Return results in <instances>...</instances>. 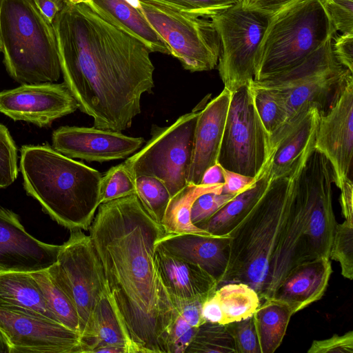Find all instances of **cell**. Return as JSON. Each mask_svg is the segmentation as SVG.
I'll use <instances>...</instances> for the list:
<instances>
[{
  "instance_id": "1",
  "label": "cell",
  "mask_w": 353,
  "mask_h": 353,
  "mask_svg": "<svg viewBox=\"0 0 353 353\" xmlns=\"http://www.w3.org/2000/svg\"><path fill=\"white\" fill-rule=\"evenodd\" d=\"M52 26L61 74L78 109L94 127L121 132L141 113L154 86L149 48L108 12L65 0Z\"/></svg>"
},
{
  "instance_id": "2",
  "label": "cell",
  "mask_w": 353,
  "mask_h": 353,
  "mask_svg": "<svg viewBox=\"0 0 353 353\" xmlns=\"http://www.w3.org/2000/svg\"><path fill=\"white\" fill-rule=\"evenodd\" d=\"M88 230L108 299L134 353H167L178 312L155 263L162 226L132 194L101 203Z\"/></svg>"
},
{
  "instance_id": "3",
  "label": "cell",
  "mask_w": 353,
  "mask_h": 353,
  "mask_svg": "<svg viewBox=\"0 0 353 353\" xmlns=\"http://www.w3.org/2000/svg\"><path fill=\"white\" fill-rule=\"evenodd\" d=\"M312 137L289 174L270 182L257 202L229 233V258L219 287L243 283L261 301L273 298L294 267L287 243L293 186L296 176L314 145Z\"/></svg>"
},
{
  "instance_id": "4",
  "label": "cell",
  "mask_w": 353,
  "mask_h": 353,
  "mask_svg": "<svg viewBox=\"0 0 353 353\" xmlns=\"http://www.w3.org/2000/svg\"><path fill=\"white\" fill-rule=\"evenodd\" d=\"M23 187L43 210L70 230H88L100 205L102 174L48 145L21 149Z\"/></svg>"
},
{
  "instance_id": "5",
  "label": "cell",
  "mask_w": 353,
  "mask_h": 353,
  "mask_svg": "<svg viewBox=\"0 0 353 353\" xmlns=\"http://www.w3.org/2000/svg\"><path fill=\"white\" fill-rule=\"evenodd\" d=\"M0 50L21 84L54 83L61 74L52 24L32 0H0Z\"/></svg>"
},
{
  "instance_id": "6",
  "label": "cell",
  "mask_w": 353,
  "mask_h": 353,
  "mask_svg": "<svg viewBox=\"0 0 353 353\" xmlns=\"http://www.w3.org/2000/svg\"><path fill=\"white\" fill-rule=\"evenodd\" d=\"M336 31L324 0H296L270 17L254 61L255 81L298 65Z\"/></svg>"
},
{
  "instance_id": "7",
  "label": "cell",
  "mask_w": 353,
  "mask_h": 353,
  "mask_svg": "<svg viewBox=\"0 0 353 353\" xmlns=\"http://www.w3.org/2000/svg\"><path fill=\"white\" fill-rule=\"evenodd\" d=\"M334 35L293 68L265 79L252 81L253 85L272 92L285 112V124L271 139L311 108L325 114L353 76L333 53Z\"/></svg>"
},
{
  "instance_id": "8",
  "label": "cell",
  "mask_w": 353,
  "mask_h": 353,
  "mask_svg": "<svg viewBox=\"0 0 353 353\" xmlns=\"http://www.w3.org/2000/svg\"><path fill=\"white\" fill-rule=\"evenodd\" d=\"M139 10L185 70L202 72L217 66L221 46L210 19L185 12L161 0H139Z\"/></svg>"
},
{
  "instance_id": "9",
  "label": "cell",
  "mask_w": 353,
  "mask_h": 353,
  "mask_svg": "<svg viewBox=\"0 0 353 353\" xmlns=\"http://www.w3.org/2000/svg\"><path fill=\"white\" fill-rule=\"evenodd\" d=\"M273 153L250 82L231 92L217 163L224 169L257 178L269 167Z\"/></svg>"
},
{
  "instance_id": "10",
  "label": "cell",
  "mask_w": 353,
  "mask_h": 353,
  "mask_svg": "<svg viewBox=\"0 0 353 353\" xmlns=\"http://www.w3.org/2000/svg\"><path fill=\"white\" fill-rule=\"evenodd\" d=\"M199 113L194 110L185 114L169 126L153 125L146 144L124 161L133 176L159 179L171 197L184 188L188 185Z\"/></svg>"
},
{
  "instance_id": "11",
  "label": "cell",
  "mask_w": 353,
  "mask_h": 353,
  "mask_svg": "<svg viewBox=\"0 0 353 353\" xmlns=\"http://www.w3.org/2000/svg\"><path fill=\"white\" fill-rule=\"evenodd\" d=\"M70 231L69 239L61 245L56 262L48 270L77 312L85 353L94 310L108 293L102 267L90 236L81 230Z\"/></svg>"
},
{
  "instance_id": "12",
  "label": "cell",
  "mask_w": 353,
  "mask_h": 353,
  "mask_svg": "<svg viewBox=\"0 0 353 353\" xmlns=\"http://www.w3.org/2000/svg\"><path fill=\"white\" fill-rule=\"evenodd\" d=\"M270 17L248 8L244 1L210 18L221 46L219 73L231 92L254 79L256 53Z\"/></svg>"
},
{
  "instance_id": "13",
  "label": "cell",
  "mask_w": 353,
  "mask_h": 353,
  "mask_svg": "<svg viewBox=\"0 0 353 353\" xmlns=\"http://www.w3.org/2000/svg\"><path fill=\"white\" fill-rule=\"evenodd\" d=\"M296 182L307 212L303 234L305 261L329 258L337 224L332 202L333 173L327 158L314 146L301 168Z\"/></svg>"
},
{
  "instance_id": "14",
  "label": "cell",
  "mask_w": 353,
  "mask_h": 353,
  "mask_svg": "<svg viewBox=\"0 0 353 353\" xmlns=\"http://www.w3.org/2000/svg\"><path fill=\"white\" fill-rule=\"evenodd\" d=\"M314 148L330 162L334 183L339 190L352 181L353 76L343 86L330 109L319 115Z\"/></svg>"
},
{
  "instance_id": "15",
  "label": "cell",
  "mask_w": 353,
  "mask_h": 353,
  "mask_svg": "<svg viewBox=\"0 0 353 353\" xmlns=\"http://www.w3.org/2000/svg\"><path fill=\"white\" fill-rule=\"evenodd\" d=\"M0 330L11 353H83L81 336L52 320L0 307Z\"/></svg>"
},
{
  "instance_id": "16",
  "label": "cell",
  "mask_w": 353,
  "mask_h": 353,
  "mask_svg": "<svg viewBox=\"0 0 353 353\" xmlns=\"http://www.w3.org/2000/svg\"><path fill=\"white\" fill-rule=\"evenodd\" d=\"M78 103L64 83L21 84L0 92V112L14 121L46 127L78 109Z\"/></svg>"
},
{
  "instance_id": "17",
  "label": "cell",
  "mask_w": 353,
  "mask_h": 353,
  "mask_svg": "<svg viewBox=\"0 0 353 353\" xmlns=\"http://www.w3.org/2000/svg\"><path fill=\"white\" fill-rule=\"evenodd\" d=\"M52 148L71 159L99 163L125 159L139 150L142 137L95 127L61 126L52 136Z\"/></svg>"
},
{
  "instance_id": "18",
  "label": "cell",
  "mask_w": 353,
  "mask_h": 353,
  "mask_svg": "<svg viewBox=\"0 0 353 353\" xmlns=\"http://www.w3.org/2000/svg\"><path fill=\"white\" fill-rule=\"evenodd\" d=\"M60 248L30 235L18 215L0 205V272L47 269L56 262Z\"/></svg>"
},
{
  "instance_id": "19",
  "label": "cell",
  "mask_w": 353,
  "mask_h": 353,
  "mask_svg": "<svg viewBox=\"0 0 353 353\" xmlns=\"http://www.w3.org/2000/svg\"><path fill=\"white\" fill-rule=\"evenodd\" d=\"M230 99L231 92L224 88L200 110L188 184H200L204 172L217 163Z\"/></svg>"
},
{
  "instance_id": "20",
  "label": "cell",
  "mask_w": 353,
  "mask_h": 353,
  "mask_svg": "<svg viewBox=\"0 0 353 353\" xmlns=\"http://www.w3.org/2000/svg\"><path fill=\"white\" fill-rule=\"evenodd\" d=\"M230 236L194 234H164L155 248L185 261L200 266L219 284L229 258Z\"/></svg>"
},
{
  "instance_id": "21",
  "label": "cell",
  "mask_w": 353,
  "mask_h": 353,
  "mask_svg": "<svg viewBox=\"0 0 353 353\" xmlns=\"http://www.w3.org/2000/svg\"><path fill=\"white\" fill-rule=\"evenodd\" d=\"M154 259L173 302L203 303L218 288L216 279L200 266L170 255L155 246Z\"/></svg>"
},
{
  "instance_id": "22",
  "label": "cell",
  "mask_w": 353,
  "mask_h": 353,
  "mask_svg": "<svg viewBox=\"0 0 353 353\" xmlns=\"http://www.w3.org/2000/svg\"><path fill=\"white\" fill-rule=\"evenodd\" d=\"M332 272L329 258L304 261L289 272L273 298L288 303L295 314L321 299Z\"/></svg>"
},
{
  "instance_id": "23",
  "label": "cell",
  "mask_w": 353,
  "mask_h": 353,
  "mask_svg": "<svg viewBox=\"0 0 353 353\" xmlns=\"http://www.w3.org/2000/svg\"><path fill=\"white\" fill-rule=\"evenodd\" d=\"M319 115L317 109H310L272 140L274 153L270 165L271 179L290 174L296 160L315 132Z\"/></svg>"
},
{
  "instance_id": "24",
  "label": "cell",
  "mask_w": 353,
  "mask_h": 353,
  "mask_svg": "<svg viewBox=\"0 0 353 353\" xmlns=\"http://www.w3.org/2000/svg\"><path fill=\"white\" fill-rule=\"evenodd\" d=\"M0 307L21 310L59 323L30 272H0Z\"/></svg>"
},
{
  "instance_id": "25",
  "label": "cell",
  "mask_w": 353,
  "mask_h": 353,
  "mask_svg": "<svg viewBox=\"0 0 353 353\" xmlns=\"http://www.w3.org/2000/svg\"><path fill=\"white\" fill-rule=\"evenodd\" d=\"M270 165L252 187L236 195L212 216L195 225L212 235H228L267 189L271 180Z\"/></svg>"
},
{
  "instance_id": "26",
  "label": "cell",
  "mask_w": 353,
  "mask_h": 353,
  "mask_svg": "<svg viewBox=\"0 0 353 353\" xmlns=\"http://www.w3.org/2000/svg\"><path fill=\"white\" fill-rule=\"evenodd\" d=\"M294 312L285 302L264 301L252 315L261 353H273L281 345Z\"/></svg>"
},
{
  "instance_id": "27",
  "label": "cell",
  "mask_w": 353,
  "mask_h": 353,
  "mask_svg": "<svg viewBox=\"0 0 353 353\" xmlns=\"http://www.w3.org/2000/svg\"><path fill=\"white\" fill-rule=\"evenodd\" d=\"M106 346L121 348L125 353H134L108 294L99 300L94 310L90 334L85 345V353L96 352L98 349Z\"/></svg>"
},
{
  "instance_id": "28",
  "label": "cell",
  "mask_w": 353,
  "mask_h": 353,
  "mask_svg": "<svg viewBox=\"0 0 353 353\" xmlns=\"http://www.w3.org/2000/svg\"><path fill=\"white\" fill-rule=\"evenodd\" d=\"M223 185H204L188 183L171 197L161 224L165 233L212 235L192 223L191 208L196 199L204 193L222 192Z\"/></svg>"
},
{
  "instance_id": "29",
  "label": "cell",
  "mask_w": 353,
  "mask_h": 353,
  "mask_svg": "<svg viewBox=\"0 0 353 353\" xmlns=\"http://www.w3.org/2000/svg\"><path fill=\"white\" fill-rule=\"evenodd\" d=\"M125 28L136 34L152 52L170 54L161 36L151 26L141 11L125 0H93Z\"/></svg>"
},
{
  "instance_id": "30",
  "label": "cell",
  "mask_w": 353,
  "mask_h": 353,
  "mask_svg": "<svg viewBox=\"0 0 353 353\" xmlns=\"http://www.w3.org/2000/svg\"><path fill=\"white\" fill-rule=\"evenodd\" d=\"M222 313V325L251 317L261 305L256 292L243 283H230L214 293Z\"/></svg>"
},
{
  "instance_id": "31",
  "label": "cell",
  "mask_w": 353,
  "mask_h": 353,
  "mask_svg": "<svg viewBox=\"0 0 353 353\" xmlns=\"http://www.w3.org/2000/svg\"><path fill=\"white\" fill-rule=\"evenodd\" d=\"M30 273L39 288L47 306L57 321L81 336V326L77 312L48 268Z\"/></svg>"
},
{
  "instance_id": "32",
  "label": "cell",
  "mask_w": 353,
  "mask_h": 353,
  "mask_svg": "<svg viewBox=\"0 0 353 353\" xmlns=\"http://www.w3.org/2000/svg\"><path fill=\"white\" fill-rule=\"evenodd\" d=\"M187 353H237L226 325L205 322L198 327Z\"/></svg>"
},
{
  "instance_id": "33",
  "label": "cell",
  "mask_w": 353,
  "mask_h": 353,
  "mask_svg": "<svg viewBox=\"0 0 353 353\" xmlns=\"http://www.w3.org/2000/svg\"><path fill=\"white\" fill-rule=\"evenodd\" d=\"M135 194L149 215L161 225L171 199L163 181L148 175L139 176L135 178Z\"/></svg>"
},
{
  "instance_id": "34",
  "label": "cell",
  "mask_w": 353,
  "mask_h": 353,
  "mask_svg": "<svg viewBox=\"0 0 353 353\" xmlns=\"http://www.w3.org/2000/svg\"><path fill=\"white\" fill-rule=\"evenodd\" d=\"M135 194V178L125 163L110 168L102 176L100 204Z\"/></svg>"
},
{
  "instance_id": "35",
  "label": "cell",
  "mask_w": 353,
  "mask_h": 353,
  "mask_svg": "<svg viewBox=\"0 0 353 353\" xmlns=\"http://www.w3.org/2000/svg\"><path fill=\"white\" fill-rule=\"evenodd\" d=\"M253 90L256 111L266 130L272 138L285 123V112L279 101L270 90L254 86Z\"/></svg>"
},
{
  "instance_id": "36",
  "label": "cell",
  "mask_w": 353,
  "mask_h": 353,
  "mask_svg": "<svg viewBox=\"0 0 353 353\" xmlns=\"http://www.w3.org/2000/svg\"><path fill=\"white\" fill-rule=\"evenodd\" d=\"M330 259L340 263L341 274L353 279V222L345 220L336 225L330 248Z\"/></svg>"
},
{
  "instance_id": "37",
  "label": "cell",
  "mask_w": 353,
  "mask_h": 353,
  "mask_svg": "<svg viewBox=\"0 0 353 353\" xmlns=\"http://www.w3.org/2000/svg\"><path fill=\"white\" fill-rule=\"evenodd\" d=\"M17 163L16 144L8 128L0 123V188L8 187L17 179Z\"/></svg>"
},
{
  "instance_id": "38",
  "label": "cell",
  "mask_w": 353,
  "mask_h": 353,
  "mask_svg": "<svg viewBox=\"0 0 353 353\" xmlns=\"http://www.w3.org/2000/svg\"><path fill=\"white\" fill-rule=\"evenodd\" d=\"M225 325L234 338L237 353H261L252 316Z\"/></svg>"
},
{
  "instance_id": "39",
  "label": "cell",
  "mask_w": 353,
  "mask_h": 353,
  "mask_svg": "<svg viewBox=\"0 0 353 353\" xmlns=\"http://www.w3.org/2000/svg\"><path fill=\"white\" fill-rule=\"evenodd\" d=\"M235 196L217 192H209L200 195L191 208L192 223L196 225L205 221Z\"/></svg>"
},
{
  "instance_id": "40",
  "label": "cell",
  "mask_w": 353,
  "mask_h": 353,
  "mask_svg": "<svg viewBox=\"0 0 353 353\" xmlns=\"http://www.w3.org/2000/svg\"><path fill=\"white\" fill-rule=\"evenodd\" d=\"M181 10L210 19L212 16L245 0H161Z\"/></svg>"
},
{
  "instance_id": "41",
  "label": "cell",
  "mask_w": 353,
  "mask_h": 353,
  "mask_svg": "<svg viewBox=\"0 0 353 353\" xmlns=\"http://www.w3.org/2000/svg\"><path fill=\"white\" fill-rule=\"evenodd\" d=\"M336 31L353 33V0H324Z\"/></svg>"
},
{
  "instance_id": "42",
  "label": "cell",
  "mask_w": 353,
  "mask_h": 353,
  "mask_svg": "<svg viewBox=\"0 0 353 353\" xmlns=\"http://www.w3.org/2000/svg\"><path fill=\"white\" fill-rule=\"evenodd\" d=\"M197 328L190 325L179 314H177L168 335L167 353H185Z\"/></svg>"
},
{
  "instance_id": "43",
  "label": "cell",
  "mask_w": 353,
  "mask_h": 353,
  "mask_svg": "<svg viewBox=\"0 0 353 353\" xmlns=\"http://www.w3.org/2000/svg\"><path fill=\"white\" fill-rule=\"evenodd\" d=\"M308 353H353V332L343 335L334 334L329 339L315 340Z\"/></svg>"
},
{
  "instance_id": "44",
  "label": "cell",
  "mask_w": 353,
  "mask_h": 353,
  "mask_svg": "<svg viewBox=\"0 0 353 353\" xmlns=\"http://www.w3.org/2000/svg\"><path fill=\"white\" fill-rule=\"evenodd\" d=\"M333 53L340 63L353 72V33L334 36Z\"/></svg>"
},
{
  "instance_id": "45",
  "label": "cell",
  "mask_w": 353,
  "mask_h": 353,
  "mask_svg": "<svg viewBox=\"0 0 353 353\" xmlns=\"http://www.w3.org/2000/svg\"><path fill=\"white\" fill-rule=\"evenodd\" d=\"M223 171L224 183L222 192L236 196L252 187L258 178L245 176L223 168Z\"/></svg>"
},
{
  "instance_id": "46",
  "label": "cell",
  "mask_w": 353,
  "mask_h": 353,
  "mask_svg": "<svg viewBox=\"0 0 353 353\" xmlns=\"http://www.w3.org/2000/svg\"><path fill=\"white\" fill-rule=\"evenodd\" d=\"M179 314L190 325L198 327L205 323L201 314V302H173Z\"/></svg>"
},
{
  "instance_id": "47",
  "label": "cell",
  "mask_w": 353,
  "mask_h": 353,
  "mask_svg": "<svg viewBox=\"0 0 353 353\" xmlns=\"http://www.w3.org/2000/svg\"><path fill=\"white\" fill-rule=\"evenodd\" d=\"M296 0H245L246 6L269 15H272Z\"/></svg>"
},
{
  "instance_id": "48",
  "label": "cell",
  "mask_w": 353,
  "mask_h": 353,
  "mask_svg": "<svg viewBox=\"0 0 353 353\" xmlns=\"http://www.w3.org/2000/svg\"><path fill=\"white\" fill-rule=\"evenodd\" d=\"M43 17L52 23L57 14L63 8L65 0H32Z\"/></svg>"
},
{
  "instance_id": "49",
  "label": "cell",
  "mask_w": 353,
  "mask_h": 353,
  "mask_svg": "<svg viewBox=\"0 0 353 353\" xmlns=\"http://www.w3.org/2000/svg\"><path fill=\"white\" fill-rule=\"evenodd\" d=\"M340 204L345 220L353 222V183H346L340 189Z\"/></svg>"
},
{
  "instance_id": "50",
  "label": "cell",
  "mask_w": 353,
  "mask_h": 353,
  "mask_svg": "<svg viewBox=\"0 0 353 353\" xmlns=\"http://www.w3.org/2000/svg\"><path fill=\"white\" fill-rule=\"evenodd\" d=\"M223 167L218 163L209 167L203 173L200 184L213 185L223 184Z\"/></svg>"
},
{
  "instance_id": "51",
  "label": "cell",
  "mask_w": 353,
  "mask_h": 353,
  "mask_svg": "<svg viewBox=\"0 0 353 353\" xmlns=\"http://www.w3.org/2000/svg\"><path fill=\"white\" fill-rule=\"evenodd\" d=\"M0 352L3 353H11V347L10 345L3 334V332L0 330Z\"/></svg>"
},
{
  "instance_id": "52",
  "label": "cell",
  "mask_w": 353,
  "mask_h": 353,
  "mask_svg": "<svg viewBox=\"0 0 353 353\" xmlns=\"http://www.w3.org/2000/svg\"><path fill=\"white\" fill-rule=\"evenodd\" d=\"M127 2H128L130 4H131L134 8L139 9L140 6L139 3V0H125Z\"/></svg>"
},
{
  "instance_id": "53",
  "label": "cell",
  "mask_w": 353,
  "mask_h": 353,
  "mask_svg": "<svg viewBox=\"0 0 353 353\" xmlns=\"http://www.w3.org/2000/svg\"><path fill=\"white\" fill-rule=\"evenodd\" d=\"M68 2L72 4H77L80 3H89L92 1L93 0H67Z\"/></svg>"
},
{
  "instance_id": "54",
  "label": "cell",
  "mask_w": 353,
  "mask_h": 353,
  "mask_svg": "<svg viewBox=\"0 0 353 353\" xmlns=\"http://www.w3.org/2000/svg\"><path fill=\"white\" fill-rule=\"evenodd\" d=\"M0 52H1V50H0Z\"/></svg>"
}]
</instances>
